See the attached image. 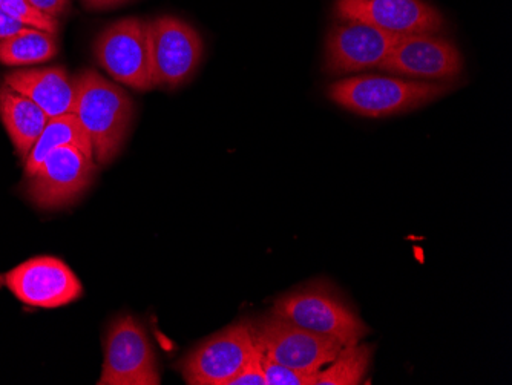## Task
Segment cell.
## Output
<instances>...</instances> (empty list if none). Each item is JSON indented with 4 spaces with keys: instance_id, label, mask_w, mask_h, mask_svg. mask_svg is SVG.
<instances>
[{
    "instance_id": "52a82bcc",
    "label": "cell",
    "mask_w": 512,
    "mask_h": 385,
    "mask_svg": "<svg viewBox=\"0 0 512 385\" xmlns=\"http://www.w3.org/2000/svg\"><path fill=\"white\" fill-rule=\"evenodd\" d=\"M157 358L145 327L122 316L106 336L105 362L99 385H158Z\"/></svg>"
},
{
    "instance_id": "2e32d148",
    "label": "cell",
    "mask_w": 512,
    "mask_h": 385,
    "mask_svg": "<svg viewBox=\"0 0 512 385\" xmlns=\"http://www.w3.org/2000/svg\"><path fill=\"white\" fill-rule=\"evenodd\" d=\"M63 146H74V148L88 154L89 157H94L89 135L86 134L85 128L73 112L48 120L42 134L37 139L36 145L33 146L30 154L25 158V174H27V177L34 174L40 163L54 149L63 148Z\"/></svg>"
},
{
    "instance_id": "ac0fdd59",
    "label": "cell",
    "mask_w": 512,
    "mask_h": 385,
    "mask_svg": "<svg viewBox=\"0 0 512 385\" xmlns=\"http://www.w3.org/2000/svg\"><path fill=\"white\" fill-rule=\"evenodd\" d=\"M373 358L370 344H352L339 350L327 369L318 373L316 385H358L364 381Z\"/></svg>"
},
{
    "instance_id": "ffe728a7",
    "label": "cell",
    "mask_w": 512,
    "mask_h": 385,
    "mask_svg": "<svg viewBox=\"0 0 512 385\" xmlns=\"http://www.w3.org/2000/svg\"><path fill=\"white\" fill-rule=\"evenodd\" d=\"M261 362H263L267 385H316L319 372L292 369L263 355H261Z\"/></svg>"
},
{
    "instance_id": "8fae6325",
    "label": "cell",
    "mask_w": 512,
    "mask_h": 385,
    "mask_svg": "<svg viewBox=\"0 0 512 385\" xmlns=\"http://www.w3.org/2000/svg\"><path fill=\"white\" fill-rule=\"evenodd\" d=\"M399 37L361 22L342 20L325 40V73L348 76L379 68Z\"/></svg>"
},
{
    "instance_id": "d6986e66",
    "label": "cell",
    "mask_w": 512,
    "mask_h": 385,
    "mask_svg": "<svg viewBox=\"0 0 512 385\" xmlns=\"http://www.w3.org/2000/svg\"><path fill=\"white\" fill-rule=\"evenodd\" d=\"M0 10H4L5 13L10 14L11 17L27 27L51 34H56L59 30V22L56 17L40 13L28 4L27 0H0Z\"/></svg>"
},
{
    "instance_id": "5b68a950",
    "label": "cell",
    "mask_w": 512,
    "mask_h": 385,
    "mask_svg": "<svg viewBox=\"0 0 512 385\" xmlns=\"http://www.w3.org/2000/svg\"><path fill=\"white\" fill-rule=\"evenodd\" d=\"M149 51L152 85L177 88L194 76L204 45L198 31L184 20L163 16L149 22Z\"/></svg>"
},
{
    "instance_id": "44dd1931",
    "label": "cell",
    "mask_w": 512,
    "mask_h": 385,
    "mask_svg": "<svg viewBox=\"0 0 512 385\" xmlns=\"http://www.w3.org/2000/svg\"><path fill=\"white\" fill-rule=\"evenodd\" d=\"M227 385H267L266 376H264L263 362H261V353H253L252 358L246 362V366L230 379Z\"/></svg>"
},
{
    "instance_id": "7c38bea8",
    "label": "cell",
    "mask_w": 512,
    "mask_h": 385,
    "mask_svg": "<svg viewBox=\"0 0 512 385\" xmlns=\"http://www.w3.org/2000/svg\"><path fill=\"white\" fill-rule=\"evenodd\" d=\"M379 70L417 80H450L462 74L463 57L445 37L410 34L399 37Z\"/></svg>"
},
{
    "instance_id": "cb8c5ba5",
    "label": "cell",
    "mask_w": 512,
    "mask_h": 385,
    "mask_svg": "<svg viewBox=\"0 0 512 385\" xmlns=\"http://www.w3.org/2000/svg\"><path fill=\"white\" fill-rule=\"evenodd\" d=\"M82 2L91 10H108V8L122 7L131 0H82Z\"/></svg>"
},
{
    "instance_id": "5bb4252c",
    "label": "cell",
    "mask_w": 512,
    "mask_h": 385,
    "mask_svg": "<svg viewBox=\"0 0 512 385\" xmlns=\"http://www.w3.org/2000/svg\"><path fill=\"white\" fill-rule=\"evenodd\" d=\"M4 83L33 100L50 119L73 112L76 83L63 68L16 71L7 74Z\"/></svg>"
},
{
    "instance_id": "9a60e30c",
    "label": "cell",
    "mask_w": 512,
    "mask_h": 385,
    "mask_svg": "<svg viewBox=\"0 0 512 385\" xmlns=\"http://www.w3.org/2000/svg\"><path fill=\"white\" fill-rule=\"evenodd\" d=\"M0 119L10 135L17 154L25 160L30 154L43 128L50 120L43 109L33 100L14 91L2 83L0 85Z\"/></svg>"
},
{
    "instance_id": "3957f363",
    "label": "cell",
    "mask_w": 512,
    "mask_h": 385,
    "mask_svg": "<svg viewBox=\"0 0 512 385\" xmlns=\"http://www.w3.org/2000/svg\"><path fill=\"white\" fill-rule=\"evenodd\" d=\"M272 313L335 339L342 347L358 344L370 332L355 309L327 284H310L286 293L275 301Z\"/></svg>"
},
{
    "instance_id": "ba28073f",
    "label": "cell",
    "mask_w": 512,
    "mask_h": 385,
    "mask_svg": "<svg viewBox=\"0 0 512 385\" xmlns=\"http://www.w3.org/2000/svg\"><path fill=\"white\" fill-rule=\"evenodd\" d=\"M255 352L252 324H232L192 350L181 373L189 385H227Z\"/></svg>"
},
{
    "instance_id": "9c48e42d",
    "label": "cell",
    "mask_w": 512,
    "mask_h": 385,
    "mask_svg": "<svg viewBox=\"0 0 512 385\" xmlns=\"http://www.w3.org/2000/svg\"><path fill=\"white\" fill-rule=\"evenodd\" d=\"M94 157L74 146L54 149L28 177V195L42 209H57L71 205L96 177Z\"/></svg>"
},
{
    "instance_id": "277c9868",
    "label": "cell",
    "mask_w": 512,
    "mask_h": 385,
    "mask_svg": "<svg viewBox=\"0 0 512 385\" xmlns=\"http://www.w3.org/2000/svg\"><path fill=\"white\" fill-rule=\"evenodd\" d=\"M252 332L261 355L304 372H321L342 349L335 339L304 329L275 313L252 324Z\"/></svg>"
},
{
    "instance_id": "4fadbf2b",
    "label": "cell",
    "mask_w": 512,
    "mask_h": 385,
    "mask_svg": "<svg viewBox=\"0 0 512 385\" xmlns=\"http://www.w3.org/2000/svg\"><path fill=\"white\" fill-rule=\"evenodd\" d=\"M8 289L23 304L57 309L82 297L83 287L73 270L53 257L25 261L8 272Z\"/></svg>"
},
{
    "instance_id": "6da1fadb",
    "label": "cell",
    "mask_w": 512,
    "mask_h": 385,
    "mask_svg": "<svg viewBox=\"0 0 512 385\" xmlns=\"http://www.w3.org/2000/svg\"><path fill=\"white\" fill-rule=\"evenodd\" d=\"M73 114L91 140L94 160L100 165L112 162L131 129L134 105L120 86L85 71L76 80Z\"/></svg>"
},
{
    "instance_id": "7402d4cb",
    "label": "cell",
    "mask_w": 512,
    "mask_h": 385,
    "mask_svg": "<svg viewBox=\"0 0 512 385\" xmlns=\"http://www.w3.org/2000/svg\"><path fill=\"white\" fill-rule=\"evenodd\" d=\"M31 7L46 16L59 17L68 10L69 0H27Z\"/></svg>"
},
{
    "instance_id": "30bf717a",
    "label": "cell",
    "mask_w": 512,
    "mask_h": 385,
    "mask_svg": "<svg viewBox=\"0 0 512 385\" xmlns=\"http://www.w3.org/2000/svg\"><path fill=\"white\" fill-rule=\"evenodd\" d=\"M335 14L396 36L436 34L445 27L442 14L424 0H336Z\"/></svg>"
},
{
    "instance_id": "e0dca14e",
    "label": "cell",
    "mask_w": 512,
    "mask_h": 385,
    "mask_svg": "<svg viewBox=\"0 0 512 385\" xmlns=\"http://www.w3.org/2000/svg\"><path fill=\"white\" fill-rule=\"evenodd\" d=\"M56 36L46 31L27 28L22 33L0 42V62L8 66H27L48 62L56 57Z\"/></svg>"
},
{
    "instance_id": "7a4b0ae2",
    "label": "cell",
    "mask_w": 512,
    "mask_h": 385,
    "mask_svg": "<svg viewBox=\"0 0 512 385\" xmlns=\"http://www.w3.org/2000/svg\"><path fill=\"white\" fill-rule=\"evenodd\" d=\"M450 83L421 82L401 77H347L329 86L333 103L370 119L398 116L422 108L450 93Z\"/></svg>"
},
{
    "instance_id": "8992f818",
    "label": "cell",
    "mask_w": 512,
    "mask_h": 385,
    "mask_svg": "<svg viewBox=\"0 0 512 385\" xmlns=\"http://www.w3.org/2000/svg\"><path fill=\"white\" fill-rule=\"evenodd\" d=\"M94 54L103 70L137 91L154 88L151 79L149 24L129 17L109 25L94 43Z\"/></svg>"
},
{
    "instance_id": "603a6c76",
    "label": "cell",
    "mask_w": 512,
    "mask_h": 385,
    "mask_svg": "<svg viewBox=\"0 0 512 385\" xmlns=\"http://www.w3.org/2000/svg\"><path fill=\"white\" fill-rule=\"evenodd\" d=\"M27 28L30 27L23 25L22 22L14 19L10 14L5 13L4 10H0V42H4V40L10 39V37L22 33Z\"/></svg>"
}]
</instances>
